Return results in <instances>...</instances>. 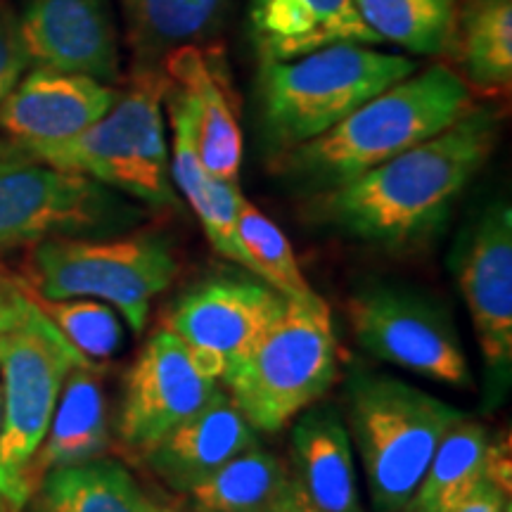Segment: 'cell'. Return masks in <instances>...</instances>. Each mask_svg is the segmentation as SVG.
<instances>
[{"label":"cell","instance_id":"obj_1","mask_svg":"<svg viewBox=\"0 0 512 512\" xmlns=\"http://www.w3.org/2000/svg\"><path fill=\"white\" fill-rule=\"evenodd\" d=\"M501 119L472 105L425 143L354 181L313 192L306 216L349 238L408 249L437 235L498 143Z\"/></svg>","mask_w":512,"mask_h":512},{"label":"cell","instance_id":"obj_2","mask_svg":"<svg viewBox=\"0 0 512 512\" xmlns=\"http://www.w3.org/2000/svg\"><path fill=\"white\" fill-rule=\"evenodd\" d=\"M470 107L465 79L434 64L384 88L318 138L273 155V171L313 192L337 188L434 138Z\"/></svg>","mask_w":512,"mask_h":512},{"label":"cell","instance_id":"obj_3","mask_svg":"<svg viewBox=\"0 0 512 512\" xmlns=\"http://www.w3.org/2000/svg\"><path fill=\"white\" fill-rule=\"evenodd\" d=\"M418 64L373 46L339 43L287 62H261L256 76L261 131L273 155L328 128L411 76Z\"/></svg>","mask_w":512,"mask_h":512},{"label":"cell","instance_id":"obj_4","mask_svg":"<svg viewBox=\"0 0 512 512\" xmlns=\"http://www.w3.org/2000/svg\"><path fill=\"white\" fill-rule=\"evenodd\" d=\"M337 337L318 294L285 299L275 316L221 380L235 406L259 432H278L313 406L337 380Z\"/></svg>","mask_w":512,"mask_h":512},{"label":"cell","instance_id":"obj_5","mask_svg":"<svg viewBox=\"0 0 512 512\" xmlns=\"http://www.w3.org/2000/svg\"><path fill=\"white\" fill-rule=\"evenodd\" d=\"M166 91V74L145 67L126 91H119L110 112L79 136L60 143L8 145V150L88 176L152 207H174L178 200L162 114Z\"/></svg>","mask_w":512,"mask_h":512},{"label":"cell","instance_id":"obj_6","mask_svg":"<svg viewBox=\"0 0 512 512\" xmlns=\"http://www.w3.org/2000/svg\"><path fill=\"white\" fill-rule=\"evenodd\" d=\"M347 430L380 512L411 503L427 465L465 413L396 377L356 370L347 380Z\"/></svg>","mask_w":512,"mask_h":512},{"label":"cell","instance_id":"obj_7","mask_svg":"<svg viewBox=\"0 0 512 512\" xmlns=\"http://www.w3.org/2000/svg\"><path fill=\"white\" fill-rule=\"evenodd\" d=\"M178 273L174 249L159 235L55 238L38 242L29 259V290L41 299H100L140 332L152 299Z\"/></svg>","mask_w":512,"mask_h":512},{"label":"cell","instance_id":"obj_8","mask_svg":"<svg viewBox=\"0 0 512 512\" xmlns=\"http://www.w3.org/2000/svg\"><path fill=\"white\" fill-rule=\"evenodd\" d=\"M34 297V294H31ZM76 366H95L31 306L15 330L0 335V491L29 505L24 477L53 420L62 384Z\"/></svg>","mask_w":512,"mask_h":512},{"label":"cell","instance_id":"obj_9","mask_svg":"<svg viewBox=\"0 0 512 512\" xmlns=\"http://www.w3.org/2000/svg\"><path fill=\"white\" fill-rule=\"evenodd\" d=\"M140 209L93 178L0 147V252L133 226Z\"/></svg>","mask_w":512,"mask_h":512},{"label":"cell","instance_id":"obj_10","mask_svg":"<svg viewBox=\"0 0 512 512\" xmlns=\"http://www.w3.org/2000/svg\"><path fill=\"white\" fill-rule=\"evenodd\" d=\"M347 313L356 342L370 356L453 387H472L456 325L434 299L380 285L351 297Z\"/></svg>","mask_w":512,"mask_h":512},{"label":"cell","instance_id":"obj_11","mask_svg":"<svg viewBox=\"0 0 512 512\" xmlns=\"http://www.w3.org/2000/svg\"><path fill=\"white\" fill-rule=\"evenodd\" d=\"M216 389V377L202 368L188 344L171 330H159L124 377L119 441L136 456H145L207 406Z\"/></svg>","mask_w":512,"mask_h":512},{"label":"cell","instance_id":"obj_12","mask_svg":"<svg viewBox=\"0 0 512 512\" xmlns=\"http://www.w3.org/2000/svg\"><path fill=\"white\" fill-rule=\"evenodd\" d=\"M285 299L264 280L219 275L178 297L166 313V330L181 337L202 368L221 380L230 363L283 311Z\"/></svg>","mask_w":512,"mask_h":512},{"label":"cell","instance_id":"obj_13","mask_svg":"<svg viewBox=\"0 0 512 512\" xmlns=\"http://www.w3.org/2000/svg\"><path fill=\"white\" fill-rule=\"evenodd\" d=\"M453 273L479 349L501 377L512 366V211L494 202L460 235L453 249Z\"/></svg>","mask_w":512,"mask_h":512},{"label":"cell","instance_id":"obj_14","mask_svg":"<svg viewBox=\"0 0 512 512\" xmlns=\"http://www.w3.org/2000/svg\"><path fill=\"white\" fill-rule=\"evenodd\" d=\"M29 67L121 79L119 34L107 0H27L17 15Z\"/></svg>","mask_w":512,"mask_h":512},{"label":"cell","instance_id":"obj_15","mask_svg":"<svg viewBox=\"0 0 512 512\" xmlns=\"http://www.w3.org/2000/svg\"><path fill=\"white\" fill-rule=\"evenodd\" d=\"M164 74L188 107L195 145L207 174L238 181L242 131L226 55L219 48L190 43L166 55Z\"/></svg>","mask_w":512,"mask_h":512},{"label":"cell","instance_id":"obj_16","mask_svg":"<svg viewBox=\"0 0 512 512\" xmlns=\"http://www.w3.org/2000/svg\"><path fill=\"white\" fill-rule=\"evenodd\" d=\"M117 98L112 83L29 67L0 105V131L10 145L60 143L105 117Z\"/></svg>","mask_w":512,"mask_h":512},{"label":"cell","instance_id":"obj_17","mask_svg":"<svg viewBox=\"0 0 512 512\" xmlns=\"http://www.w3.org/2000/svg\"><path fill=\"white\" fill-rule=\"evenodd\" d=\"M247 24L261 62L297 60L339 43H380L354 0H252Z\"/></svg>","mask_w":512,"mask_h":512},{"label":"cell","instance_id":"obj_18","mask_svg":"<svg viewBox=\"0 0 512 512\" xmlns=\"http://www.w3.org/2000/svg\"><path fill=\"white\" fill-rule=\"evenodd\" d=\"M254 444L256 430L226 389L219 387L207 406L166 434L143 458L169 489L188 494L192 486Z\"/></svg>","mask_w":512,"mask_h":512},{"label":"cell","instance_id":"obj_19","mask_svg":"<svg viewBox=\"0 0 512 512\" xmlns=\"http://www.w3.org/2000/svg\"><path fill=\"white\" fill-rule=\"evenodd\" d=\"M112 446L107 401L95 366H76L62 384L46 437L27 467L29 494L50 470L102 458Z\"/></svg>","mask_w":512,"mask_h":512},{"label":"cell","instance_id":"obj_20","mask_svg":"<svg viewBox=\"0 0 512 512\" xmlns=\"http://www.w3.org/2000/svg\"><path fill=\"white\" fill-rule=\"evenodd\" d=\"M297 482L323 512H361L347 420L337 406H309L292 432Z\"/></svg>","mask_w":512,"mask_h":512},{"label":"cell","instance_id":"obj_21","mask_svg":"<svg viewBox=\"0 0 512 512\" xmlns=\"http://www.w3.org/2000/svg\"><path fill=\"white\" fill-rule=\"evenodd\" d=\"M29 503L31 512H171L152 501L124 465L107 458L50 470Z\"/></svg>","mask_w":512,"mask_h":512},{"label":"cell","instance_id":"obj_22","mask_svg":"<svg viewBox=\"0 0 512 512\" xmlns=\"http://www.w3.org/2000/svg\"><path fill=\"white\" fill-rule=\"evenodd\" d=\"M292 482L283 460L254 444L185 496L195 512H278Z\"/></svg>","mask_w":512,"mask_h":512},{"label":"cell","instance_id":"obj_23","mask_svg":"<svg viewBox=\"0 0 512 512\" xmlns=\"http://www.w3.org/2000/svg\"><path fill=\"white\" fill-rule=\"evenodd\" d=\"M465 83L503 93L512 83V0H467L458 8L456 46Z\"/></svg>","mask_w":512,"mask_h":512},{"label":"cell","instance_id":"obj_24","mask_svg":"<svg viewBox=\"0 0 512 512\" xmlns=\"http://www.w3.org/2000/svg\"><path fill=\"white\" fill-rule=\"evenodd\" d=\"M489 432L477 422L453 425L427 465L406 508L411 512H453L486 477Z\"/></svg>","mask_w":512,"mask_h":512},{"label":"cell","instance_id":"obj_25","mask_svg":"<svg viewBox=\"0 0 512 512\" xmlns=\"http://www.w3.org/2000/svg\"><path fill=\"white\" fill-rule=\"evenodd\" d=\"M358 15L380 43L415 55L453 53L458 0H354Z\"/></svg>","mask_w":512,"mask_h":512},{"label":"cell","instance_id":"obj_26","mask_svg":"<svg viewBox=\"0 0 512 512\" xmlns=\"http://www.w3.org/2000/svg\"><path fill=\"white\" fill-rule=\"evenodd\" d=\"M230 0H121L140 55H169L202 41L221 24Z\"/></svg>","mask_w":512,"mask_h":512},{"label":"cell","instance_id":"obj_27","mask_svg":"<svg viewBox=\"0 0 512 512\" xmlns=\"http://www.w3.org/2000/svg\"><path fill=\"white\" fill-rule=\"evenodd\" d=\"M238 242L245 254V268L287 299L313 297L297 256L285 233L245 195L238 200Z\"/></svg>","mask_w":512,"mask_h":512},{"label":"cell","instance_id":"obj_28","mask_svg":"<svg viewBox=\"0 0 512 512\" xmlns=\"http://www.w3.org/2000/svg\"><path fill=\"white\" fill-rule=\"evenodd\" d=\"M34 299L64 339L95 366L119 351L124 330H121V320L110 304L86 297L41 299L34 294Z\"/></svg>","mask_w":512,"mask_h":512},{"label":"cell","instance_id":"obj_29","mask_svg":"<svg viewBox=\"0 0 512 512\" xmlns=\"http://www.w3.org/2000/svg\"><path fill=\"white\" fill-rule=\"evenodd\" d=\"M238 181H223V178L211 176L209 181V209L207 216L200 221L204 233L221 256L235 261L245 268V254H242L238 242V200H240Z\"/></svg>","mask_w":512,"mask_h":512},{"label":"cell","instance_id":"obj_30","mask_svg":"<svg viewBox=\"0 0 512 512\" xmlns=\"http://www.w3.org/2000/svg\"><path fill=\"white\" fill-rule=\"evenodd\" d=\"M27 69L29 60L24 53L22 38H19L17 15L5 0H0V105Z\"/></svg>","mask_w":512,"mask_h":512},{"label":"cell","instance_id":"obj_31","mask_svg":"<svg viewBox=\"0 0 512 512\" xmlns=\"http://www.w3.org/2000/svg\"><path fill=\"white\" fill-rule=\"evenodd\" d=\"M34 297L27 283L0 271V335L15 330L29 316Z\"/></svg>","mask_w":512,"mask_h":512},{"label":"cell","instance_id":"obj_32","mask_svg":"<svg viewBox=\"0 0 512 512\" xmlns=\"http://www.w3.org/2000/svg\"><path fill=\"white\" fill-rule=\"evenodd\" d=\"M508 496L501 486L491 482V479H482L477 489L465 498L453 512H505L508 510Z\"/></svg>","mask_w":512,"mask_h":512},{"label":"cell","instance_id":"obj_33","mask_svg":"<svg viewBox=\"0 0 512 512\" xmlns=\"http://www.w3.org/2000/svg\"><path fill=\"white\" fill-rule=\"evenodd\" d=\"M278 512H323V510H320L318 505L311 503V498L304 494L302 484L294 479L290 491H287L283 505L278 508Z\"/></svg>","mask_w":512,"mask_h":512},{"label":"cell","instance_id":"obj_34","mask_svg":"<svg viewBox=\"0 0 512 512\" xmlns=\"http://www.w3.org/2000/svg\"><path fill=\"white\" fill-rule=\"evenodd\" d=\"M24 508H27V505L22 501H17V498H12L10 494H3V491H0V512H24Z\"/></svg>","mask_w":512,"mask_h":512},{"label":"cell","instance_id":"obj_35","mask_svg":"<svg viewBox=\"0 0 512 512\" xmlns=\"http://www.w3.org/2000/svg\"><path fill=\"white\" fill-rule=\"evenodd\" d=\"M505 512H510V505H508V510H505Z\"/></svg>","mask_w":512,"mask_h":512},{"label":"cell","instance_id":"obj_36","mask_svg":"<svg viewBox=\"0 0 512 512\" xmlns=\"http://www.w3.org/2000/svg\"><path fill=\"white\" fill-rule=\"evenodd\" d=\"M171 512H174V510H171Z\"/></svg>","mask_w":512,"mask_h":512}]
</instances>
